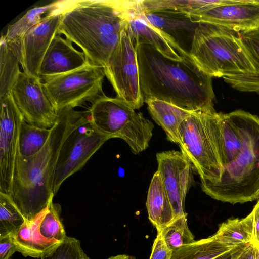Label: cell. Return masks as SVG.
<instances>
[{
    "label": "cell",
    "instance_id": "6da1fadb",
    "mask_svg": "<svg viewBox=\"0 0 259 259\" xmlns=\"http://www.w3.org/2000/svg\"><path fill=\"white\" fill-rule=\"evenodd\" d=\"M137 53L144 100L154 98L191 111L216 112L212 77L190 56L171 59L146 43L138 44Z\"/></svg>",
    "mask_w": 259,
    "mask_h": 259
},
{
    "label": "cell",
    "instance_id": "7a4b0ae2",
    "mask_svg": "<svg viewBox=\"0 0 259 259\" xmlns=\"http://www.w3.org/2000/svg\"><path fill=\"white\" fill-rule=\"evenodd\" d=\"M139 1H62L57 33L81 48L90 62L103 68Z\"/></svg>",
    "mask_w": 259,
    "mask_h": 259
},
{
    "label": "cell",
    "instance_id": "3957f363",
    "mask_svg": "<svg viewBox=\"0 0 259 259\" xmlns=\"http://www.w3.org/2000/svg\"><path fill=\"white\" fill-rule=\"evenodd\" d=\"M57 121L41 150L29 157L16 155L10 197L28 221H33L54 196L53 184L61 148L69 134L91 120L89 110L66 108L58 111Z\"/></svg>",
    "mask_w": 259,
    "mask_h": 259
},
{
    "label": "cell",
    "instance_id": "277c9868",
    "mask_svg": "<svg viewBox=\"0 0 259 259\" xmlns=\"http://www.w3.org/2000/svg\"><path fill=\"white\" fill-rule=\"evenodd\" d=\"M237 112L243 137L240 152L224 168L219 181H201L205 194L231 204L259 198V117L241 110Z\"/></svg>",
    "mask_w": 259,
    "mask_h": 259
},
{
    "label": "cell",
    "instance_id": "5b68a950",
    "mask_svg": "<svg viewBox=\"0 0 259 259\" xmlns=\"http://www.w3.org/2000/svg\"><path fill=\"white\" fill-rule=\"evenodd\" d=\"M199 23L190 56L202 71L212 77L256 72L240 32L213 23Z\"/></svg>",
    "mask_w": 259,
    "mask_h": 259
},
{
    "label": "cell",
    "instance_id": "8992f818",
    "mask_svg": "<svg viewBox=\"0 0 259 259\" xmlns=\"http://www.w3.org/2000/svg\"><path fill=\"white\" fill-rule=\"evenodd\" d=\"M182 153L201 181H219L224 171V147L220 112L194 111L178 129Z\"/></svg>",
    "mask_w": 259,
    "mask_h": 259
},
{
    "label": "cell",
    "instance_id": "52a82bcc",
    "mask_svg": "<svg viewBox=\"0 0 259 259\" xmlns=\"http://www.w3.org/2000/svg\"><path fill=\"white\" fill-rule=\"evenodd\" d=\"M104 68L90 63L74 70L52 77L44 82L45 92L55 109L74 108L91 103L104 95Z\"/></svg>",
    "mask_w": 259,
    "mask_h": 259
},
{
    "label": "cell",
    "instance_id": "ba28073f",
    "mask_svg": "<svg viewBox=\"0 0 259 259\" xmlns=\"http://www.w3.org/2000/svg\"><path fill=\"white\" fill-rule=\"evenodd\" d=\"M127 24L121 30L119 42L104 70L117 97L135 110L142 106L144 99L140 83L137 45L130 33Z\"/></svg>",
    "mask_w": 259,
    "mask_h": 259
},
{
    "label": "cell",
    "instance_id": "9c48e42d",
    "mask_svg": "<svg viewBox=\"0 0 259 259\" xmlns=\"http://www.w3.org/2000/svg\"><path fill=\"white\" fill-rule=\"evenodd\" d=\"M111 138L96 128L91 120L74 130L64 142L59 153L53 184L54 195L65 180L80 170Z\"/></svg>",
    "mask_w": 259,
    "mask_h": 259
},
{
    "label": "cell",
    "instance_id": "30bf717a",
    "mask_svg": "<svg viewBox=\"0 0 259 259\" xmlns=\"http://www.w3.org/2000/svg\"><path fill=\"white\" fill-rule=\"evenodd\" d=\"M11 93L24 120L31 125L52 128L58 113L47 95L44 83L38 77L21 71Z\"/></svg>",
    "mask_w": 259,
    "mask_h": 259
},
{
    "label": "cell",
    "instance_id": "8fae6325",
    "mask_svg": "<svg viewBox=\"0 0 259 259\" xmlns=\"http://www.w3.org/2000/svg\"><path fill=\"white\" fill-rule=\"evenodd\" d=\"M0 101V192L10 195L24 118L11 93L1 98Z\"/></svg>",
    "mask_w": 259,
    "mask_h": 259
},
{
    "label": "cell",
    "instance_id": "7c38bea8",
    "mask_svg": "<svg viewBox=\"0 0 259 259\" xmlns=\"http://www.w3.org/2000/svg\"><path fill=\"white\" fill-rule=\"evenodd\" d=\"M157 170L161 178L172 207L174 220L186 215L184 207L186 194L192 184V164L178 151L156 154Z\"/></svg>",
    "mask_w": 259,
    "mask_h": 259
},
{
    "label": "cell",
    "instance_id": "4fadbf2b",
    "mask_svg": "<svg viewBox=\"0 0 259 259\" xmlns=\"http://www.w3.org/2000/svg\"><path fill=\"white\" fill-rule=\"evenodd\" d=\"M61 3L59 9L47 15L40 23L29 29L21 40L20 64L23 72L29 76L38 77L44 56L57 33L61 15Z\"/></svg>",
    "mask_w": 259,
    "mask_h": 259
},
{
    "label": "cell",
    "instance_id": "5bb4252c",
    "mask_svg": "<svg viewBox=\"0 0 259 259\" xmlns=\"http://www.w3.org/2000/svg\"><path fill=\"white\" fill-rule=\"evenodd\" d=\"M196 21L219 25L241 32L259 28V0H236L191 16Z\"/></svg>",
    "mask_w": 259,
    "mask_h": 259
},
{
    "label": "cell",
    "instance_id": "9a60e30c",
    "mask_svg": "<svg viewBox=\"0 0 259 259\" xmlns=\"http://www.w3.org/2000/svg\"><path fill=\"white\" fill-rule=\"evenodd\" d=\"M90 63L83 52L76 50L71 41L57 33L42 60L38 77L45 82Z\"/></svg>",
    "mask_w": 259,
    "mask_h": 259
},
{
    "label": "cell",
    "instance_id": "2e32d148",
    "mask_svg": "<svg viewBox=\"0 0 259 259\" xmlns=\"http://www.w3.org/2000/svg\"><path fill=\"white\" fill-rule=\"evenodd\" d=\"M141 13L185 55L190 56L198 22L189 15L172 11H157Z\"/></svg>",
    "mask_w": 259,
    "mask_h": 259
},
{
    "label": "cell",
    "instance_id": "e0dca14e",
    "mask_svg": "<svg viewBox=\"0 0 259 259\" xmlns=\"http://www.w3.org/2000/svg\"><path fill=\"white\" fill-rule=\"evenodd\" d=\"M89 110L92 124L101 133L112 138H116L136 113L124 101L105 94L93 102Z\"/></svg>",
    "mask_w": 259,
    "mask_h": 259
},
{
    "label": "cell",
    "instance_id": "ac0fdd59",
    "mask_svg": "<svg viewBox=\"0 0 259 259\" xmlns=\"http://www.w3.org/2000/svg\"><path fill=\"white\" fill-rule=\"evenodd\" d=\"M127 26L137 45L150 44L165 57L175 60H181L187 56L143 16L140 8L132 15Z\"/></svg>",
    "mask_w": 259,
    "mask_h": 259
},
{
    "label": "cell",
    "instance_id": "d6986e66",
    "mask_svg": "<svg viewBox=\"0 0 259 259\" xmlns=\"http://www.w3.org/2000/svg\"><path fill=\"white\" fill-rule=\"evenodd\" d=\"M45 209L33 221L26 220L20 228L11 234L17 251L24 257L39 258L53 247L61 242L46 238L39 231V223Z\"/></svg>",
    "mask_w": 259,
    "mask_h": 259
},
{
    "label": "cell",
    "instance_id": "ffe728a7",
    "mask_svg": "<svg viewBox=\"0 0 259 259\" xmlns=\"http://www.w3.org/2000/svg\"><path fill=\"white\" fill-rule=\"evenodd\" d=\"M146 207L148 218L157 230L166 227L174 220L173 210L158 171L153 175L149 186Z\"/></svg>",
    "mask_w": 259,
    "mask_h": 259
},
{
    "label": "cell",
    "instance_id": "44dd1931",
    "mask_svg": "<svg viewBox=\"0 0 259 259\" xmlns=\"http://www.w3.org/2000/svg\"><path fill=\"white\" fill-rule=\"evenodd\" d=\"M144 101L153 119L164 131L168 140L178 144L180 124L194 111L154 98Z\"/></svg>",
    "mask_w": 259,
    "mask_h": 259
},
{
    "label": "cell",
    "instance_id": "7402d4cb",
    "mask_svg": "<svg viewBox=\"0 0 259 259\" xmlns=\"http://www.w3.org/2000/svg\"><path fill=\"white\" fill-rule=\"evenodd\" d=\"M242 41L252 59L255 73L223 77L225 81L240 92L259 93V28L240 32Z\"/></svg>",
    "mask_w": 259,
    "mask_h": 259
},
{
    "label": "cell",
    "instance_id": "603a6c76",
    "mask_svg": "<svg viewBox=\"0 0 259 259\" xmlns=\"http://www.w3.org/2000/svg\"><path fill=\"white\" fill-rule=\"evenodd\" d=\"M236 0H144L139 1L142 13L168 11L190 16L199 15L217 6L233 3Z\"/></svg>",
    "mask_w": 259,
    "mask_h": 259
},
{
    "label": "cell",
    "instance_id": "cb8c5ba5",
    "mask_svg": "<svg viewBox=\"0 0 259 259\" xmlns=\"http://www.w3.org/2000/svg\"><path fill=\"white\" fill-rule=\"evenodd\" d=\"M20 46L8 41L4 35L0 40V99L11 93L21 72Z\"/></svg>",
    "mask_w": 259,
    "mask_h": 259
},
{
    "label": "cell",
    "instance_id": "d4e9b609",
    "mask_svg": "<svg viewBox=\"0 0 259 259\" xmlns=\"http://www.w3.org/2000/svg\"><path fill=\"white\" fill-rule=\"evenodd\" d=\"M214 236L221 243L232 247L253 243L254 223L252 212L243 219H230L222 223Z\"/></svg>",
    "mask_w": 259,
    "mask_h": 259
},
{
    "label": "cell",
    "instance_id": "484cf974",
    "mask_svg": "<svg viewBox=\"0 0 259 259\" xmlns=\"http://www.w3.org/2000/svg\"><path fill=\"white\" fill-rule=\"evenodd\" d=\"M154 125L143 114L135 113L116 138L124 140L133 153L137 154L146 149L152 137Z\"/></svg>",
    "mask_w": 259,
    "mask_h": 259
},
{
    "label": "cell",
    "instance_id": "4316f807",
    "mask_svg": "<svg viewBox=\"0 0 259 259\" xmlns=\"http://www.w3.org/2000/svg\"><path fill=\"white\" fill-rule=\"evenodd\" d=\"M235 248L221 243L213 235L172 251L170 259H217Z\"/></svg>",
    "mask_w": 259,
    "mask_h": 259
},
{
    "label": "cell",
    "instance_id": "83f0119b",
    "mask_svg": "<svg viewBox=\"0 0 259 259\" xmlns=\"http://www.w3.org/2000/svg\"><path fill=\"white\" fill-rule=\"evenodd\" d=\"M224 147V168L232 162L240 152L243 137L237 110L220 112Z\"/></svg>",
    "mask_w": 259,
    "mask_h": 259
},
{
    "label": "cell",
    "instance_id": "f1b7e54d",
    "mask_svg": "<svg viewBox=\"0 0 259 259\" xmlns=\"http://www.w3.org/2000/svg\"><path fill=\"white\" fill-rule=\"evenodd\" d=\"M61 3V1H55L30 9L18 21L9 26L5 37L8 41L20 46L24 35L40 23L47 15L59 9Z\"/></svg>",
    "mask_w": 259,
    "mask_h": 259
},
{
    "label": "cell",
    "instance_id": "f546056e",
    "mask_svg": "<svg viewBox=\"0 0 259 259\" xmlns=\"http://www.w3.org/2000/svg\"><path fill=\"white\" fill-rule=\"evenodd\" d=\"M52 128L37 127L22 121L19 133L18 151L24 157L35 155L45 145Z\"/></svg>",
    "mask_w": 259,
    "mask_h": 259
},
{
    "label": "cell",
    "instance_id": "4dcf8cb0",
    "mask_svg": "<svg viewBox=\"0 0 259 259\" xmlns=\"http://www.w3.org/2000/svg\"><path fill=\"white\" fill-rule=\"evenodd\" d=\"M61 207L59 204L54 203L52 199L39 223V231L47 239L62 242L67 237L60 213Z\"/></svg>",
    "mask_w": 259,
    "mask_h": 259
},
{
    "label": "cell",
    "instance_id": "1f68e13d",
    "mask_svg": "<svg viewBox=\"0 0 259 259\" xmlns=\"http://www.w3.org/2000/svg\"><path fill=\"white\" fill-rule=\"evenodd\" d=\"M26 221L10 195L0 192V237L14 233Z\"/></svg>",
    "mask_w": 259,
    "mask_h": 259
},
{
    "label": "cell",
    "instance_id": "d6a6232c",
    "mask_svg": "<svg viewBox=\"0 0 259 259\" xmlns=\"http://www.w3.org/2000/svg\"><path fill=\"white\" fill-rule=\"evenodd\" d=\"M160 230L166 245L172 251L195 241L194 236L188 226L186 215L175 219L168 226Z\"/></svg>",
    "mask_w": 259,
    "mask_h": 259
},
{
    "label": "cell",
    "instance_id": "836d02e7",
    "mask_svg": "<svg viewBox=\"0 0 259 259\" xmlns=\"http://www.w3.org/2000/svg\"><path fill=\"white\" fill-rule=\"evenodd\" d=\"M40 259H90L84 252L77 239L67 236L47 252Z\"/></svg>",
    "mask_w": 259,
    "mask_h": 259
},
{
    "label": "cell",
    "instance_id": "e575fe53",
    "mask_svg": "<svg viewBox=\"0 0 259 259\" xmlns=\"http://www.w3.org/2000/svg\"><path fill=\"white\" fill-rule=\"evenodd\" d=\"M149 259H170L172 251L167 247L160 230H157Z\"/></svg>",
    "mask_w": 259,
    "mask_h": 259
},
{
    "label": "cell",
    "instance_id": "d590c367",
    "mask_svg": "<svg viewBox=\"0 0 259 259\" xmlns=\"http://www.w3.org/2000/svg\"><path fill=\"white\" fill-rule=\"evenodd\" d=\"M17 251L11 235L0 237V259H11Z\"/></svg>",
    "mask_w": 259,
    "mask_h": 259
},
{
    "label": "cell",
    "instance_id": "8d00e7d4",
    "mask_svg": "<svg viewBox=\"0 0 259 259\" xmlns=\"http://www.w3.org/2000/svg\"><path fill=\"white\" fill-rule=\"evenodd\" d=\"M232 259H256L255 246L251 243L237 247L232 253Z\"/></svg>",
    "mask_w": 259,
    "mask_h": 259
},
{
    "label": "cell",
    "instance_id": "74e56055",
    "mask_svg": "<svg viewBox=\"0 0 259 259\" xmlns=\"http://www.w3.org/2000/svg\"><path fill=\"white\" fill-rule=\"evenodd\" d=\"M252 213L254 223V237L252 243L259 248V200L254 207Z\"/></svg>",
    "mask_w": 259,
    "mask_h": 259
},
{
    "label": "cell",
    "instance_id": "f35d334b",
    "mask_svg": "<svg viewBox=\"0 0 259 259\" xmlns=\"http://www.w3.org/2000/svg\"><path fill=\"white\" fill-rule=\"evenodd\" d=\"M108 259H135V258L134 256L126 254H119L115 256H112Z\"/></svg>",
    "mask_w": 259,
    "mask_h": 259
},
{
    "label": "cell",
    "instance_id": "ab89813d",
    "mask_svg": "<svg viewBox=\"0 0 259 259\" xmlns=\"http://www.w3.org/2000/svg\"><path fill=\"white\" fill-rule=\"evenodd\" d=\"M236 248H235L232 251H231L229 253H227L226 254H225L221 256L220 257L217 258V259H232V253Z\"/></svg>",
    "mask_w": 259,
    "mask_h": 259
},
{
    "label": "cell",
    "instance_id": "60d3db41",
    "mask_svg": "<svg viewBox=\"0 0 259 259\" xmlns=\"http://www.w3.org/2000/svg\"><path fill=\"white\" fill-rule=\"evenodd\" d=\"M256 259H259V248L255 246Z\"/></svg>",
    "mask_w": 259,
    "mask_h": 259
},
{
    "label": "cell",
    "instance_id": "b9f144b4",
    "mask_svg": "<svg viewBox=\"0 0 259 259\" xmlns=\"http://www.w3.org/2000/svg\"></svg>",
    "mask_w": 259,
    "mask_h": 259
}]
</instances>
